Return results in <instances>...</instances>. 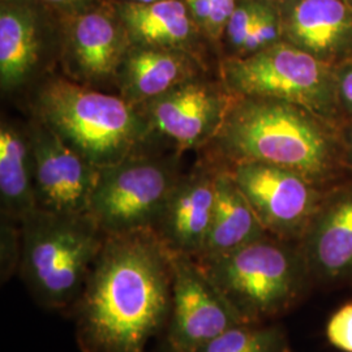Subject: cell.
<instances>
[{
    "instance_id": "22",
    "label": "cell",
    "mask_w": 352,
    "mask_h": 352,
    "mask_svg": "<svg viewBox=\"0 0 352 352\" xmlns=\"http://www.w3.org/2000/svg\"><path fill=\"white\" fill-rule=\"evenodd\" d=\"M266 1L260 0H238L235 11L227 23L223 42L222 58H238L244 47L245 39L254 25L258 14Z\"/></svg>"
},
{
    "instance_id": "31",
    "label": "cell",
    "mask_w": 352,
    "mask_h": 352,
    "mask_svg": "<svg viewBox=\"0 0 352 352\" xmlns=\"http://www.w3.org/2000/svg\"><path fill=\"white\" fill-rule=\"evenodd\" d=\"M346 1H347V3H349V4L352 7V0H346Z\"/></svg>"
},
{
    "instance_id": "12",
    "label": "cell",
    "mask_w": 352,
    "mask_h": 352,
    "mask_svg": "<svg viewBox=\"0 0 352 352\" xmlns=\"http://www.w3.org/2000/svg\"><path fill=\"white\" fill-rule=\"evenodd\" d=\"M173 296L164 330L167 352H199L241 318L199 263L173 254Z\"/></svg>"
},
{
    "instance_id": "2",
    "label": "cell",
    "mask_w": 352,
    "mask_h": 352,
    "mask_svg": "<svg viewBox=\"0 0 352 352\" xmlns=\"http://www.w3.org/2000/svg\"><path fill=\"white\" fill-rule=\"evenodd\" d=\"M230 167L277 164L327 188L351 175L343 164L340 124L291 102L232 97L213 141L199 151Z\"/></svg>"
},
{
    "instance_id": "4",
    "label": "cell",
    "mask_w": 352,
    "mask_h": 352,
    "mask_svg": "<svg viewBox=\"0 0 352 352\" xmlns=\"http://www.w3.org/2000/svg\"><path fill=\"white\" fill-rule=\"evenodd\" d=\"M196 261L241 321L250 324L287 314L314 285L299 243L272 235Z\"/></svg>"
},
{
    "instance_id": "28",
    "label": "cell",
    "mask_w": 352,
    "mask_h": 352,
    "mask_svg": "<svg viewBox=\"0 0 352 352\" xmlns=\"http://www.w3.org/2000/svg\"><path fill=\"white\" fill-rule=\"evenodd\" d=\"M340 136L343 151V164L349 174L352 175V120L340 123Z\"/></svg>"
},
{
    "instance_id": "26",
    "label": "cell",
    "mask_w": 352,
    "mask_h": 352,
    "mask_svg": "<svg viewBox=\"0 0 352 352\" xmlns=\"http://www.w3.org/2000/svg\"><path fill=\"white\" fill-rule=\"evenodd\" d=\"M334 81L342 123L352 120V58L334 67Z\"/></svg>"
},
{
    "instance_id": "11",
    "label": "cell",
    "mask_w": 352,
    "mask_h": 352,
    "mask_svg": "<svg viewBox=\"0 0 352 352\" xmlns=\"http://www.w3.org/2000/svg\"><path fill=\"white\" fill-rule=\"evenodd\" d=\"M232 96L221 78L196 77L140 106L154 140H167L177 154L201 151L225 120Z\"/></svg>"
},
{
    "instance_id": "23",
    "label": "cell",
    "mask_w": 352,
    "mask_h": 352,
    "mask_svg": "<svg viewBox=\"0 0 352 352\" xmlns=\"http://www.w3.org/2000/svg\"><path fill=\"white\" fill-rule=\"evenodd\" d=\"M280 41H283V29L279 7L272 3H264L238 58L266 50Z\"/></svg>"
},
{
    "instance_id": "24",
    "label": "cell",
    "mask_w": 352,
    "mask_h": 352,
    "mask_svg": "<svg viewBox=\"0 0 352 352\" xmlns=\"http://www.w3.org/2000/svg\"><path fill=\"white\" fill-rule=\"evenodd\" d=\"M23 254L21 222L11 218H0V279L8 282L19 273Z\"/></svg>"
},
{
    "instance_id": "19",
    "label": "cell",
    "mask_w": 352,
    "mask_h": 352,
    "mask_svg": "<svg viewBox=\"0 0 352 352\" xmlns=\"http://www.w3.org/2000/svg\"><path fill=\"white\" fill-rule=\"evenodd\" d=\"M37 209L33 153L26 122L1 116L0 213L23 222Z\"/></svg>"
},
{
    "instance_id": "5",
    "label": "cell",
    "mask_w": 352,
    "mask_h": 352,
    "mask_svg": "<svg viewBox=\"0 0 352 352\" xmlns=\"http://www.w3.org/2000/svg\"><path fill=\"white\" fill-rule=\"evenodd\" d=\"M21 227L20 277L41 307L69 311L82 292L107 235L90 214L37 209Z\"/></svg>"
},
{
    "instance_id": "8",
    "label": "cell",
    "mask_w": 352,
    "mask_h": 352,
    "mask_svg": "<svg viewBox=\"0 0 352 352\" xmlns=\"http://www.w3.org/2000/svg\"><path fill=\"white\" fill-rule=\"evenodd\" d=\"M58 19V72L80 85L118 94L119 69L132 43L116 4L101 0Z\"/></svg>"
},
{
    "instance_id": "7",
    "label": "cell",
    "mask_w": 352,
    "mask_h": 352,
    "mask_svg": "<svg viewBox=\"0 0 352 352\" xmlns=\"http://www.w3.org/2000/svg\"><path fill=\"white\" fill-rule=\"evenodd\" d=\"M182 154L140 151L100 168L89 214L106 235L153 230L175 188Z\"/></svg>"
},
{
    "instance_id": "9",
    "label": "cell",
    "mask_w": 352,
    "mask_h": 352,
    "mask_svg": "<svg viewBox=\"0 0 352 352\" xmlns=\"http://www.w3.org/2000/svg\"><path fill=\"white\" fill-rule=\"evenodd\" d=\"M226 168L266 232L299 243L327 188L277 164L244 162Z\"/></svg>"
},
{
    "instance_id": "1",
    "label": "cell",
    "mask_w": 352,
    "mask_h": 352,
    "mask_svg": "<svg viewBox=\"0 0 352 352\" xmlns=\"http://www.w3.org/2000/svg\"><path fill=\"white\" fill-rule=\"evenodd\" d=\"M173 276V254L153 230L107 235L69 308L80 351L148 352L168 324Z\"/></svg>"
},
{
    "instance_id": "15",
    "label": "cell",
    "mask_w": 352,
    "mask_h": 352,
    "mask_svg": "<svg viewBox=\"0 0 352 352\" xmlns=\"http://www.w3.org/2000/svg\"><path fill=\"white\" fill-rule=\"evenodd\" d=\"M299 247L314 285L352 282V175L327 188Z\"/></svg>"
},
{
    "instance_id": "20",
    "label": "cell",
    "mask_w": 352,
    "mask_h": 352,
    "mask_svg": "<svg viewBox=\"0 0 352 352\" xmlns=\"http://www.w3.org/2000/svg\"><path fill=\"white\" fill-rule=\"evenodd\" d=\"M266 235L269 234L230 171L221 166L215 180V202L209 235L201 256L195 260L226 254Z\"/></svg>"
},
{
    "instance_id": "16",
    "label": "cell",
    "mask_w": 352,
    "mask_h": 352,
    "mask_svg": "<svg viewBox=\"0 0 352 352\" xmlns=\"http://www.w3.org/2000/svg\"><path fill=\"white\" fill-rule=\"evenodd\" d=\"M278 7L283 41L331 67L352 58V7L346 0H286Z\"/></svg>"
},
{
    "instance_id": "6",
    "label": "cell",
    "mask_w": 352,
    "mask_h": 352,
    "mask_svg": "<svg viewBox=\"0 0 352 352\" xmlns=\"http://www.w3.org/2000/svg\"><path fill=\"white\" fill-rule=\"evenodd\" d=\"M217 76L232 97H264L307 107L336 124L342 123L334 67L280 41L241 58H223Z\"/></svg>"
},
{
    "instance_id": "14",
    "label": "cell",
    "mask_w": 352,
    "mask_h": 352,
    "mask_svg": "<svg viewBox=\"0 0 352 352\" xmlns=\"http://www.w3.org/2000/svg\"><path fill=\"white\" fill-rule=\"evenodd\" d=\"M219 164L204 153L183 173L160 215L154 234L171 254L199 258L205 248L213 218L215 180Z\"/></svg>"
},
{
    "instance_id": "10",
    "label": "cell",
    "mask_w": 352,
    "mask_h": 352,
    "mask_svg": "<svg viewBox=\"0 0 352 352\" xmlns=\"http://www.w3.org/2000/svg\"><path fill=\"white\" fill-rule=\"evenodd\" d=\"M38 0H1L0 89L3 96L28 93L58 72L59 19L54 25Z\"/></svg>"
},
{
    "instance_id": "27",
    "label": "cell",
    "mask_w": 352,
    "mask_h": 352,
    "mask_svg": "<svg viewBox=\"0 0 352 352\" xmlns=\"http://www.w3.org/2000/svg\"><path fill=\"white\" fill-rule=\"evenodd\" d=\"M38 1H41L42 4L55 11L56 14H67V13L85 10L101 0H38Z\"/></svg>"
},
{
    "instance_id": "18",
    "label": "cell",
    "mask_w": 352,
    "mask_h": 352,
    "mask_svg": "<svg viewBox=\"0 0 352 352\" xmlns=\"http://www.w3.org/2000/svg\"><path fill=\"white\" fill-rule=\"evenodd\" d=\"M115 4L132 45L188 51L209 63L212 49L190 17L184 0Z\"/></svg>"
},
{
    "instance_id": "17",
    "label": "cell",
    "mask_w": 352,
    "mask_h": 352,
    "mask_svg": "<svg viewBox=\"0 0 352 352\" xmlns=\"http://www.w3.org/2000/svg\"><path fill=\"white\" fill-rule=\"evenodd\" d=\"M208 72L209 63L188 51L132 45L119 69L118 94L140 107Z\"/></svg>"
},
{
    "instance_id": "13",
    "label": "cell",
    "mask_w": 352,
    "mask_h": 352,
    "mask_svg": "<svg viewBox=\"0 0 352 352\" xmlns=\"http://www.w3.org/2000/svg\"><path fill=\"white\" fill-rule=\"evenodd\" d=\"M34 164V187L39 210L89 214L100 168L89 164L49 126L36 118L26 120Z\"/></svg>"
},
{
    "instance_id": "25",
    "label": "cell",
    "mask_w": 352,
    "mask_h": 352,
    "mask_svg": "<svg viewBox=\"0 0 352 352\" xmlns=\"http://www.w3.org/2000/svg\"><path fill=\"white\" fill-rule=\"evenodd\" d=\"M327 338L331 346L342 352H352V302L338 308L330 316Z\"/></svg>"
},
{
    "instance_id": "30",
    "label": "cell",
    "mask_w": 352,
    "mask_h": 352,
    "mask_svg": "<svg viewBox=\"0 0 352 352\" xmlns=\"http://www.w3.org/2000/svg\"><path fill=\"white\" fill-rule=\"evenodd\" d=\"M260 1H266V3H272V4L279 6V4H282V3L286 1V0H260Z\"/></svg>"
},
{
    "instance_id": "21",
    "label": "cell",
    "mask_w": 352,
    "mask_h": 352,
    "mask_svg": "<svg viewBox=\"0 0 352 352\" xmlns=\"http://www.w3.org/2000/svg\"><path fill=\"white\" fill-rule=\"evenodd\" d=\"M199 352H292L285 330L274 324L234 325Z\"/></svg>"
},
{
    "instance_id": "29",
    "label": "cell",
    "mask_w": 352,
    "mask_h": 352,
    "mask_svg": "<svg viewBox=\"0 0 352 352\" xmlns=\"http://www.w3.org/2000/svg\"><path fill=\"white\" fill-rule=\"evenodd\" d=\"M122 1H129V3H139V4H151L161 0H122Z\"/></svg>"
},
{
    "instance_id": "3",
    "label": "cell",
    "mask_w": 352,
    "mask_h": 352,
    "mask_svg": "<svg viewBox=\"0 0 352 352\" xmlns=\"http://www.w3.org/2000/svg\"><path fill=\"white\" fill-rule=\"evenodd\" d=\"M28 107L32 118L98 168L146 151L154 141L140 107L116 93L80 85L59 72L28 91Z\"/></svg>"
}]
</instances>
